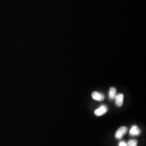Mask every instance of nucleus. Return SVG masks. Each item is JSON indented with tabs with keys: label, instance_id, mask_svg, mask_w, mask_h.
I'll list each match as a JSON object with an SVG mask.
<instances>
[{
	"label": "nucleus",
	"instance_id": "obj_1",
	"mask_svg": "<svg viewBox=\"0 0 146 146\" xmlns=\"http://www.w3.org/2000/svg\"><path fill=\"white\" fill-rule=\"evenodd\" d=\"M127 130H128V129L126 127L123 126V127H120V128L118 129V130L116 131V132L115 133V137L117 139H121L126 134Z\"/></svg>",
	"mask_w": 146,
	"mask_h": 146
},
{
	"label": "nucleus",
	"instance_id": "obj_3",
	"mask_svg": "<svg viewBox=\"0 0 146 146\" xmlns=\"http://www.w3.org/2000/svg\"><path fill=\"white\" fill-rule=\"evenodd\" d=\"M123 98H124L123 94H119L116 95L115 98V104L117 106L121 107L123 105Z\"/></svg>",
	"mask_w": 146,
	"mask_h": 146
},
{
	"label": "nucleus",
	"instance_id": "obj_5",
	"mask_svg": "<svg viewBox=\"0 0 146 146\" xmlns=\"http://www.w3.org/2000/svg\"><path fill=\"white\" fill-rule=\"evenodd\" d=\"M129 133H130L131 135V136L139 135L141 133V130L140 129V128L137 126L133 125L131 128Z\"/></svg>",
	"mask_w": 146,
	"mask_h": 146
},
{
	"label": "nucleus",
	"instance_id": "obj_6",
	"mask_svg": "<svg viewBox=\"0 0 146 146\" xmlns=\"http://www.w3.org/2000/svg\"><path fill=\"white\" fill-rule=\"evenodd\" d=\"M116 95V89L114 87H111L109 91V98L110 99H114Z\"/></svg>",
	"mask_w": 146,
	"mask_h": 146
},
{
	"label": "nucleus",
	"instance_id": "obj_2",
	"mask_svg": "<svg viewBox=\"0 0 146 146\" xmlns=\"http://www.w3.org/2000/svg\"><path fill=\"white\" fill-rule=\"evenodd\" d=\"M108 110V109L107 106H102L100 108H99L98 109L95 110L94 113H95V115H96V116H102V115H104V114H106Z\"/></svg>",
	"mask_w": 146,
	"mask_h": 146
},
{
	"label": "nucleus",
	"instance_id": "obj_7",
	"mask_svg": "<svg viewBox=\"0 0 146 146\" xmlns=\"http://www.w3.org/2000/svg\"><path fill=\"white\" fill-rule=\"evenodd\" d=\"M127 146H137V141L136 140H131L127 143Z\"/></svg>",
	"mask_w": 146,
	"mask_h": 146
},
{
	"label": "nucleus",
	"instance_id": "obj_8",
	"mask_svg": "<svg viewBox=\"0 0 146 146\" xmlns=\"http://www.w3.org/2000/svg\"><path fill=\"white\" fill-rule=\"evenodd\" d=\"M119 146H127V143H125L124 141H122L119 143Z\"/></svg>",
	"mask_w": 146,
	"mask_h": 146
},
{
	"label": "nucleus",
	"instance_id": "obj_4",
	"mask_svg": "<svg viewBox=\"0 0 146 146\" xmlns=\"http://www.w3.org/2000/svg\"><path fill=\"white\" fill-rule=\"evenodd\" d=\"M92 97L93 99L98 101H102L104 99V94H101L97 92H94L92 94Z\"/></svg>",
	"mask_w": 146,
	"mask_h": 146
}]
</instances>
